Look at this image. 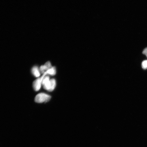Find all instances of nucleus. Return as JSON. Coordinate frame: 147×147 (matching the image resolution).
Listing matches in <instances>:
<instances>
[{
  "label": "nucleus",
  "mask_w": 147,
  "mask_h": 147,
  "mask_svg": "<svg viewBox=\"0 0 147 147\" xmlns=\"http://www.w3.org/2000/svg\"><path fill=\"white\" fill-rule=\"evenodd\" d=\"M51 98L50 95L45 93H40L36 95L35 98V102L37 103H42L49 102Z\"/></svg>",
  "instance_id": "obj_1"
},
{
  "label": "nucleus",
  "mask_w": 147,
  "mask_h": 147,
  "mask_svg": "<svg viewBox=\"0 0 147 147\" xmlns=\"http://www.w3.org/2000/svg\"><path fill=\"white\" fill-rule=\"evenodd\" d=\"M52 67L51 62L48 61L46 62L45 65H42L40 68V71L42 74H44L46 71H48Z\"/></svg>",
  "instance_id": "obj_2"
},
{
  "label": "nucleus",
  "mask_w": 147,
  "mask_h": 147,
  "mask_svg": "<svg viewBox=\"0 0 147 147\" xmlns=\"http://www.w3.org/2000/svg\"><path fill=\"white\" fill-rule=\"evenodd\" d=\"M42 81L40 78L36 79L33 82V86L35 91L39 90L41 87Z\"/></svg>",
  "instance_id": "obj_3"
},
{
  "label": "nucleus",
  "mask_w": 147,
  "mask_h": 147,
  "mask_svg": "<svg viewBox=\"0 0 147 147\" xmlns=\"http://www.w3.org/2000/svg\"><path fill=\"white\" fill-rule=\"evenodd\" d=\"M56 81L54 79H51L50 80V85L49 91L52 92L55 89L56 87Z\"/></svg>",
  "instance_id": "obj_4"
},
{
  "label": "nucleus",
  "mask_w": 147,
  "mask_h": 147,
  "mask_svg": "<svg viewBox=\"0 0 147 147\" xmlns=\"http://www.w3.org/2000/svg\"><path fill=\"white\" fill-rule=\"evenodd\" d=\"M32 72L34 76L36 77H39L40 75V69L37 66H34L32 68Z\"/></svg>",
  "instance_id": "obj_5"
},
{
  "label": "nucleus",
  "mask_w": 147,
  "mask_h": 147,
  "mask_svg": "<svg viewBox=\"0 0 147 147\" xmlns=\"http://www.w3.org/2000/svg\"><path fill=\"white\" fill-rule=\"evenodd\" d=\"M143 69H147V60L144 61L142 64Z\"/></svg>",
  "instance_id": "obj_6"
},
{
  "label": "nucleus",
  "mask_w": 147,
  "mask_h": 147,
  "mask_svg": "<svg viewBox=\"0 0 147 147\" xmlns=\"http://www.w3.org/2000/svg\"><path fill=\"white\" fill-rule=\"evenodd\" d=\"M143 54L146 55L147 57V47L144 49L143 51Z\"/></svg>",
  "instance_id": "obj_7"
}]
</instances>
